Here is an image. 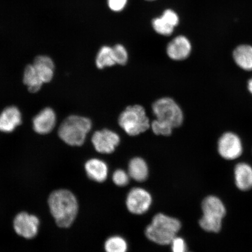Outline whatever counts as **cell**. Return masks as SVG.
Returning <instances> with one entry per match:
<instances>
[{
	"instance_id": "5b68a950",
	"label": "cell",
	"mask_w": 252,
	"mask_h": 252,
	"mask_svg": "<svg viewBox=\"0 0 252 252\" xmlns=\"http://www.w3.org/2000/svg\"><path fill=\"white\" fill-rule=\"evenodd\" d=\"M118 123L125 133L131 136L144 133L151 126L146 110L138 105L126 108L120 115Z\"/></svg>"
},
{
	"instance_id": "277c9868",
	"label": "cell",
	"mask_w": 252,
	"mask_h": 252,
	"mask_svg": "<svg viewBox=\"0 0 252 252\" xmlns=\"http://www.w3.org/2000/svg\"><path fill=\"white\" fill-rule=\"evenodd\" d=\"M201 209L203 216L199 221L201 228L207 232H219L226 215L224 204L218 197L209 196L203 200Z\"/></svg>"
},
{
	"instance_id": "ac0fdd59",
	"label": "cell",
	"mask_w": 252,
	"mask_h": 252,
	"mask_svg": "<svg viewBox=\"0 0 252 252\" xmlns=\"http://www.w3.org/2000/svg\"><path fill=\"white\" fill-rule=\"evenodd\" d=\"M233 58L236 64L245 71L252 70V46L242 45L233 52Z\"/></svg>"
},
{
	"instance_id": "5bb4252c",
	"label": "cell",
	"mask_w": 252,
	"mask_h": 252,
	"mask_svg": "<svg viewBox=\"0 0 252 252\" xmlns=\"http://www.w3.org/2000/svg\"><path fill=\"white\" fill-rule=\"evenodd\" d=\"M22 124L20 110L14 106H8L0 113V131L9 133Z\"/></svg>"
},
{
	"instance_id": "9c48e42d",
	"label": "cell",
	"mask_w": 252,
	"mask_h": 252,
	"mask_svg": "<svg viewBox=\"0 0 252 252\" xmlns=\"http://www.w3.org/2000/svg\"><path fill=\"white\" fill-rule=\"evenodd\" d=\"M91 141L97 153L108 154L112 153L119 146L121 137L115 131L103 129L94 132Z\"/></svg>"
},
{
	"instance_id": "52a82bcc",
	"label": "cell",
	"mask_w": 252,
	"mask_h": 252,
	"mask_svg": "<svg viewBox=\"0 0 252 252\" xmlns=\"http://www.w3.org/2000/svg\"><path fill=\"white\" fill-rule=\"evenodd\" d=\"M40 220L37 216L22 212L15 217L14 231L18 235L27 239H32L38 234Z\"/></svg>"
},
{
	"instance_id": "8fae6325",
	"label": "cell",
	"mask_w": 252,
	"mask_h": 252,
	"mask_svg": "<svg viewBox=\"0 0 252 252\" xmlns=\"http://www.w3.org/2000/svg\"><path fill=\"white\" fill-rule=\"evenodd\" d=\"M191 44L184 36H178L170 42L166 47L169 58L175 61H182L187 59L191 52Z\"/></svg>"
},
{
	"instance_id": "44dd1931",
	"label": "cell",
	"mask_w": 252,
	"mask_h": 252,
	"mask_svg": "<svg viewBox=\"0 0 252 252\" xmlns=\"http://www.w3.org/2000/svg\"><path fill=\"white\" fill-rule=\"evenodd\" d=\"M95 63L96 67L99 69L115 65L116 63L113 47L108 46L102 47L97 53Z\"/></svg>"
},
{
	"instance_id": "ba28073f",
	"label": "cell",
	"mask_w": 252,
	"mask_h": 252,
	"mask_svg": "<svg viewBox=\"0 0 252 252\" xmlns=\"http://www.w3.org/2000/svg\"><path fill=\"white\" fill-rule=\"evenodd\" d=\"M243 145L241 138L232 132L223 134L218 141L220 156L226 160H235L243 153Z\"/></svg>"
},
{
	"instance_id": "f1b7e54d",
	"label": "cell",
	"mask_w": 252,
	"mask_h": 252,
	"mask_svg": "<svg viewBox=\"0 0 252 252\" xmlns=\"http://www.w3.org/2000/svg\"><path fill=\"white\" fill-rule=\"evenodd\" d=\"M147 1H154V0H147Z\"/></svg>"
},
{
	"instance_id": "cb8c5ba5",
	"label": "cell",
	"mask_w": 252,
	"mask_h": 252,
	"mask_svg": "<svg viewBox=\"0 0 252 252\" xmlns=\"http://www.w3.org/2000/svg\"><path fill=\"white\" fill-rule=\"evenodd\" d=\"M113 50L116 64H126L128 61V55L125 47L119 44L113 47Z\"/></svg>"
},
{
	"instance_id": "d6986e66",
	"label": "cell",
	"mask_w": 252,
	"mask_h": 252,
	"mask_svg": "<svg viewBox=\"0 0 252 252\" xmlns=\"http://www.w3.org/2000/svg\"><path fill=\"white\" fill-rule=\"evenodd\" d=\"M128 173L130 177L137 182L146 181L149 176V167L143 158L132 159L128 164Z\"/></svg>"
},
{
	"instance_id": "7402d4cb",
	"label": "cell",
	"mask_w": 252,
	"mask_h": 252,
	"mask_svg": "<svg viewBox=\"0 0 252 252\" xmlns=\"http://www.w3.org/2000/svg\"><path fill=\"white\" fill-rule=\"evenodd\" d=\"M106 252H127V244L121 236H112L107 239L105 243Z\"/></svg>"
},
{
	"instance_id": "484cf974",
	"label": "cell",
	"mask_w": 252,
	"mask_h": 252,
	"mask_svg": "<svg viewBox=\"0 0 252 252\" xmlns=\"http://www.w3.org/2000/svg\"><path fill=\"white\" fill-rule=\"evenodd\" d=\"M172 252H189L184 239L176 237L172 242Z\"/></svg>"
},
{
	"instance_id": "30bf717a",
	"label": "cell",
	"mask_w": 252,
	"mask_h": 252,
	"mask_svg": "<svg viewBox=\"0 0 252 252\" xmlns=\"http://www.w3.org/2000/svg\"><path fill=\"white\" fill-rule=\"evenodd\" d=\"M152 200L151 194L145 189L135 188L127 195L126 206L130 213L140 215L149 210Z\"/></svg>"
},
{
	"instance_id": "7a4b0ae2",
	"label": "cell",
	"mask_w": 252,
	"mask_h": 252,
	"mask_svg": "<svg viewBox=\"0 0 252 252\" xmlns=\"http://www.w3.org/2000/svg\"><path fill=\"white\" fill-rule=\"evenodd\" d=\"M181 228L178 219L158 214L146 229V235L150 241L161 245L171 244Z\"/></svg>"
},
{
	"instance_id": "ffe728a7",
	"label": "cell",
	"mask_w": 252,
	"mask_h": 252,
	"mask_svg": "<svg viewBox=\"0 0 252 252\" xmlns=\"http://www.w3.org/2000/svg\"><path fill=\"white\" fill-rule=\"evenodd\" d=\"M23 82L31 93H36L42 88L44 84L33 64H29L25 68Z\"/></svg>"
},
{
	"instance_id": "7c38bea8",
	"label": "cell",
	"mask_w": 252,
	"mask_h": 252,
	"mask_svg": "<svg viewBox=\"0 0 252 252\" xmlns=\"http://www.w3.org/2000/svg\"><path fill=\"white\" fill-rule=\"evenodd\" d=\"M179 18L177 14L172 9H166L161 17L154 19L153 27L157 33L162 36L171 35L175 28L179 24Z\"/></svg>"
},
{
	"instance_id": "83f0119b",
	"label": "cell",
	"mask_w": 252,
	"mask_h": 252,
	"mask_svg": "<svg viewBox=\"0 0 252 252\" xmlns=\"http://www.w3.org/2000/svg\"><path fill=\"white\" fill-rule=\"evenodd\" d=\"M248 88L249 91H250V92L252 94V78L248 81Z\"/></svg>"
},
{
	"instance_id": "e0dca14e",
	"label": "cell",
	"mask_w": 252,
	"mask_h": 252,
	"mask_svg": "<svg viewBox=\"0 0 252 252\" xmlns=\"http://www.w3.org/2000/svg\"><path fill=\"white\" fill-rule=\"evenodd\" d=\"M33 65L43 83H48L54 76L55 63L49 56H39L34 59Z\"/></svg>"
},
{
	"instance_id": "3957f363",
	"label": "cell",
	"mask_w": 252,
	"mask_h": 252,
	"mask_svg": "<svg viewBox=\"0 0 252 252\" xmlns=\"http://www.w3.org/2000/svg\"><path fill=\"white\" fill-rule=\"evenodd\" d=\"M92 127V121L89 118L71 115L62 122L58 134L61 140L69 146L80 147L84 143Z\"/></svg>"
},
{
	"instance_id": "d4e9b609",
	"label": "cell",
	"mask_w": 252,
	"mask_h": 252,
	"mask_svg": "<svg viewBox=\"0 0 252 252\" xmlns=\"http://www.w3.org/2000/svg\"><path fill=\"white\" fill-rule=\"evenodd\" d=\"M130 178L128 173L122 169L116 170L112 176L113 181L115 184L121 187H125L128 184Z\"/></svg>"
},
{
	"instance_id": "6da1fadb",
	"label": "cell",
	"mask_w": 252,
	"mask_h": 252,
	"mask_svg": "<svg viewBox=\"0 0 252 252\" xmlns=\"http://www.w3.org/2000/svg\"><path fill=\"white\" fill-rule=\"evenodd\" d=\"M50 213L60 228H66L74 223L78 216V201L73 193L67 189L52 192L47 200Z\"/></svg>"
},
{
	"instance_id": "4fadbf2b",
	"label": "cell",
	"mask_w": 252,
	"mask_h": 252,
	"mask_svg": "<svg viewBox=\"0 0 252 252\" xmlns=\"http://www.w3.org/2000/svg\"><path fill=\"white\" fill-rule=\"evenodd\" d=\"M56 120L54 110L50 108L43 109L33 119V130L37 134H49L55 127Z\"/></svg>"
},
{
	"instance_id": "4316f807",
	"label": "cell",
	"mask_w": 252,
	"mask_h": 252,
	"mask_svg": "<svg viewBox=\"0 0 252 252\" xmlns=\"http://www.w3.org/2000/svg\"><path fill=\"white\" fill-rule=\"evenodd\" d=\"M127 2V0H108L109 7L115 12L122 11L125 8Z\"/></svg>"
},
{
	"instance_id": "9a60e30c",
	"label": "cell",
	"mask_w": 252,
	"mask_h": 252,
	"mask_svg": "<svg viewBox=\"0 0 252 252\" xmlns=\"http://www.w3.org/2000/svg\"><path fill=\"white\" fill-rule=\"evenodd\" d=\"M85 171L88 177L94 182L101 183L106 181L108 175V166L103 160L92 158L85 163Z\"/></svg>"
},
{
	"instance_id": "603a6c76",
	"label": "cell",
	"mask_w": 252,
	"mask_h": 252,
	"mask_svg": "<svg viewBox=\"0 0 252 252\" xmlns=\"http://www.w3.org/2000/svg\"><path fill=\"white\" fill-rule=\"evenodd\" d=\"M150 127L154 134L163 136L171 135L173 129L171 125L157 119L151 123Z\"/></svg>"
},
{
	"instance_id": "2e32d148",
	"label": "cell",
	"mask_w": 252,
	"mask_h": 252,
	"mask_svg": "<svg viewBox=\"0 0 252 252\" xmlns=\"http://www.w3.org/2000/svg\"><path fill=\"white\" fill-rule=\"evenodd\" d=\"M236 187L241 191L252 189V166L247 163L240 162L234 168Z\"/></svg>"
},
{
	"instance_id": "8992f818",
	"label": "cell",
	"mask_w": 252,
	"mask_h": 252,
	"mask_svg": "<svg viewBox=\"0 0 252 252\" xmlns=\"http://www.w3.org/2000/svg\"><path fill=\"white\" fill-rule=\"evenodd\" d=\"M156 119L164 122L174 128L181 126L184 122V112L180 106L171 97H162L156 100L152 106Z\"/></svg>"
}]
</instances>
